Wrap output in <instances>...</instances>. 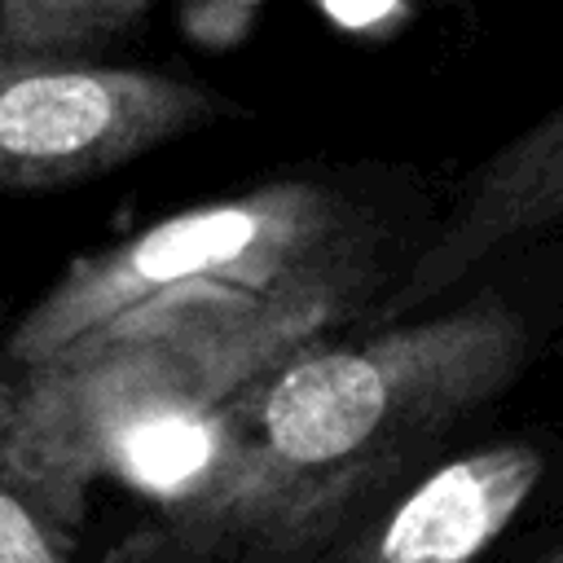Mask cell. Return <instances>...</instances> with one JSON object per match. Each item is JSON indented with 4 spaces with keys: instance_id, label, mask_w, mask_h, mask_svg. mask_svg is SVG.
Returning <instances> with one entry per match:
<instances>
[{
    "instance_id": "3",
    "label": "cell",
    "mask_w": 563,
    "mask_h": 563,
    "mask_svg": "<svg viewBox=\"0 0 563 563\" xmlns=\"http://www.w3.org/2000/svg\"><path fill=\"white\" fill-rule=\"evenodd\" d=\"M233 114L238 101L185 75L0 53V189L79 185Z\"/></svg>"
},
{
    "instance_id": "8",
    "label": "cell",
    "mask_w": 563,
    "mask_h": 563,
    "mask_svg": "<svg viewBox=\"0 0 563 563\" xmlns=\"http://www.w3.org/2000/svg\"><path fill=\"white\" fill-rule=\"evenodd\" d=\"M537 563H563V541H559V545H554V550H550V554H541V559H537Z\"/></svg>"
},
{
    "instance_id": "6",
    "label": "cell",
    "mask_w": 563,
    "mask_h": 563,
    "mask_svg": "<svg viewBox=\"0 0 563 563\" xmlns=\"http://www.w3.org/2000/svg\"><path fill=\"white\" fill-rule=\"evenodd\" d=\"M0 563H66L48 519L0 471Z\"/></svg>"
},
{
    "instance_id": "2",
    "label": "cell",
    "mask_w": 563,
    "mask_h": 563,
    "mask_svg": "<svg viewBox=\"0 0 563 563\" xmlns=\"http://www.w3.org/2000/svg\"><path fill=\"white\" fill-rule=\"evenodd\" d=\"M523 361L528 330L493 295L361 343H308L224 400L220 457L172 523L194 550L246 563L308 550Z\"/></svg>"
},
{
    "instance_id": "7",
    "label": "cell",
    "mask_w": 563,
    "mask_h": 563,
    "mask_svg": "<svg viewBox=\"0 0 563 563\" xmlns=\"http://www.w3.org/2000/svg\"><path fill=\"white\" fill-rule=\"evenodd\" d=\"M260 4L264 0H185L180 13H185V26L198 40L229 44V40H238L251 26V18L260 13Z\"/></svg>"
},
{
    "instance_id": "1",
    "label": "cell",
    "mask_w": 563,
    "mask_h": 563,
    "mask_svg": "<svg viewBox=\"0 0 563 563\" xmlns=\"http://www.w3.org/2000/svg\"><path fill=\"white\" fill-rule=\"evenodd\" d=\"M378 216L325 176H277L75 260L9 334L31 374L110 356L242 391L374 286Z\"/></svg>"
},
{
    "instance_id": "5",
    "label": "cell",
    "mask_w": 563,
    "mask_h": 563,
    "mask_svg": "<svg viewBox=\"0 0 563 563\" xmlns=\"http://www.w3.org/2000/svg\"><path fill=\"white\" fill-rule=\"evenodd\" d=\"M150 9L154 0H0V53L92 57Z\"/></svg>"
},
{
    "instance_id": "4",
    "label": "cell",
    "mask_w": 563,
    "mask_h": 563,
    "mask_svg": "<svg viewBox=\"0 0 563 563\" xmlns=\"http://www.w3.org/2000/svg\"><path fill=\"white\" fill-rule=\"evenodd\" d=\"M541 449L497 440L427 471L321 563H475L523 510Z\"/></svg>"
}]
</instances>
